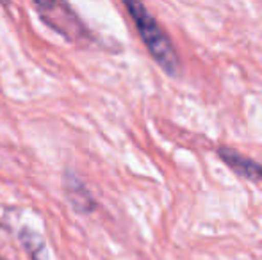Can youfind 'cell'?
I'll use <instances>...</instances> for the list:
<instances>
[{
  "label": "cell",
  "instance_id": "6da1fadb",
  "mask_svg": "<svg viewBox=\"0 0 262 260\" xmlns=\"http://www.w3.org/2000/svg\"><path fill=\"white\" fill-rule=\"evenodd\" d=\"M125 9L130 14V20L134 21L138 29L139 38L143 39L146 50L154 61L164 69L168 75H177L180 69V57L179 52L173 46L169 36L164 32V29L157 23V20L148 13L143 4L139 2H125Z\"/></svg>",
  "mask_w": 262,
  "mask_h": 260
},
{
  "label": "cell",
  "instance_id": "7a4b0ae2",
  "mask_svg": "<svg viewBox=\"0 0 262 260\" xmlns=\"http://www.w3.org/2000/svg\"><path fill=\"white\" fill-rule=\"evenodd\" d=\"M36 11L39 18L49 25L52 31L72 43H84L91 38L90 31L84 21L77 16L72 6L64 2H36Z\"/></svg>",
  "mask_w": 262,
  "mask_h": 260
},
{
  "label": "cell",
  "instance_id": "3957f363",
  "mask_svg": "<svg viewBox=\"0 0 262 260\" xmlns=\"http://www.w3.org/2000/svg\"><path fill=\"white\" fill-rule=\"evenodd\" d=\"M64 191L70 205L79 214H90L97 208V201L93 200L90 189L73 171H64Z\"/></svg>",
  "mask_w": 262,
  "mask_h": 260
},
{
  "label": "cell",
  "instance_id": "277c9868",
  "mask_svg": "<svg viewBox=\"0 0 262 260\" xmlns=\"http://www.w3.org/2000/svg\"><path fill=\"white\" fill-rule=\"evenodd\" d=\"M217 157H220L227 166H230L235 173L243 175V177L250 178V180H262V164L241 155V153H237L235 150L221 146V148H217Z\"/></svg>",
  "mask_w": 262,
  "mask_h": 260
},
{
  "label": "cell",
  "instance_id": "5b68a950",
  "mask_svg": "<svg viewBox=\"0 0 262 260\" xmlns=\"http://www.w3.org/2000/svg\"><path fill=\"white\" fill-rule=\"evenodd\" d=\"M20 241L24 250L32 260H45V241L39 233L32 232L31 228L20 230Z\"/></svg>",
  "mask_w": 262,
  "mask_h": 260
},
{
  "label": "cell",
  "instance_id": "8992f818",
  "mask_svg": "<svg viewBox=\"0 0 262 260\" xmlns=\"http://www.w3.org/2000/svg\"><path fill=\"white\" fill-rule=\"evenodd\" d=\"M0 260H6V258H4V257H0Z\"/></svg>",
  "mask_w": 262,
  "mask_h": 260
}]
</instances>
